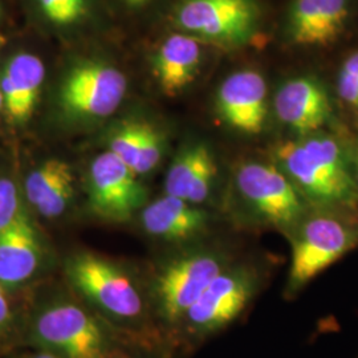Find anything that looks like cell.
Returning <instances> with one entry per match:
<instances>
[{
    "mask_svg": "<svg viewBox=\"0 0 358 358\" xmlns=\"http://www.w3.org/2000/svg\"><path fill=\"white\" fill-rule=\"evenodd\" d=\"M11 319V306L6 292V287L0 284V332L6 328Z\"/></svg>",
    "mask_w": 358,
    "mask_h": 358,
    "instance_id": "cell-26",
    "label": "cell"
},
{
    "mask_svg": "<svg viewBox=\"0 0 358 358\" xmlns=\"http://www.w3.org/2000/svg\"><path fill=\"white\" fill-rule=\"evenodd\" d=\"M301 146L321 167L331 173L334 178L344 182L346 185H353V180L346 170L343 152L337 142L327 137H313L303 142Z\"/></svg>",
    "mask_w": 358,
    "mask_h": 358,
    "instance_id": "cell-20",
    "label": "cell"
},
{
    "mask_svg": "<svg viewBox=\"0 0 358 358\" xmlns=\"http://www.w3.org/2000/svg\"><path fill=\"white\" fill-rule=\"evenodd\" d=\"M217 173V164L206 145L189 146L179 153L167 171L166 194L199 205L208 198Z\"/></svg>",
    "mask_w": 358,
    "mask_h": 358,
    "instance_id": "cell-15",
    "label": "cell"
},
{
    "mask_svg": "<svg viewBox=\"0 0 358 358\" xmlns=\"http://www.w3.org/2000/svg\"><path fill=\"white\" fill-rule=\"evenodd\" d=\"M348 19V0H296L289 34L300 45H328L338 38Z\"/></svg>",
    "mask_w": 358,
    "mask_h": 358,
    "instance_id": "cell-14",
    "label": "cell"
},
{
    "mask_svg": "<svg viewBox=\"0 0 358 358\" xmlns=\"http://www.w3.org/2000/svg\"><path fill=\"white\" fill-rule=\"evenodd\" d=\"M22 211L17 189L13 180L0 179V230L8 226Z\"/></svg>",
    "mask_w": 358,
    "mask_h": 358,
    "instance_id": "cell-25",
    "label": "cell"
},
{
    "mask_svg": "<svg viewBox=\"0 0 358 358\" xmlns=\"http://www.w3.org/2000/svg\"><path fill=\"white\" fill-rule=\"evenodd\" d=\"M3 105V94H1V90H0V108Z\"/></svg>",
    "mask_w": 358,
    "mask_h": 358,
    "instance_id": "cell-29",
    "label": "cell"
},
{
    "mask_svg": "<svg viewBox=\"0 0 358 358\" xmlns=\"http://www.w3.org/2000/svg\"><path fill=\"white\" fill-rule=\"evenodd\" d=\"M358 242V232L343 220L317 215L304 222L292 245L287 294H296Z\"/></svg>",
    "mask_w": 358,
    "mask_h": 358,
    "instance_id": "cell-1",
    "label": "cell"
},
{
    "mask_svg": "<svg viewBox=\"0 0 358 358\" xmlns=\"http://www.w3.org/2000/svg\"><path fill=\"white\" fill-rule=\"evenodd\" d=\"M90 199L100 217L122 222L143 205L146 190L138 176L108 150L90 165Z\"/></svg>",
    "mask_w": 358,
    "mask_h": 358,
    "instance_id": "cell-7",
    "label": "cell"
},
{
    "mask_svg": "<svg viewBox=\"0 0 358 358\" xmlns=\"http://www.w3.org/2000/svg\"><path fill=\"white\" fill-rule=\"evenodd\" d=\"M41 260L38 234L24 211L0 230V284L19 285L31 279Z\"/></svg>",
    "mask_w": 358,
    "mask_h": 358,
    "instance_id": "cell-12",
    "label": "cell"
},
{
    "mask_svg": "<svg viewBox=\"0 0 358 358\" xmlns=\"http://www.w3.org/2000/svg\"><path fill=\"white\" fill-rule=\"evenodd\" d=\"M176 23L185 32L219 43H243L255 32L259 10L254 0H182Z\"/></svg>",
    "mask_w": 358,
    "mask_h": 358,
    "instance_id": "cell-3",
    "label": "cell"
},
{
    "mask_svg": "<svg viewBox=\"0 0 358 358\" xmlns=\"http://www.w3.org/2000/svg\"><path fill=\"white\" fill-rule=\"evenodd\" d=\"M223 269L222 259L213 254H192L173 262L157 284L164 316L171 321L185 317L186 312Z\"/></svg>",
    "mask_w": 358,
    "mask_h": 358,
    "instance_id": "cell-9",
    "label": "cell"
},
{
    "mask_svg": "<svg viewBox=\"0 0 358 358\" xmlns=\"http://www.w3.org/2000/svg\"><path fill=\"white\" fill-rule=\"evenodd\" d=\"M287 173L306 192L308 196L321 205H341L350 202L353 185L334 178L304 150L301 143L285 142L278 149Z\"/></svg>",
    "mask_w": 358,
    "mask_h": 358,
    "instance_id": "cell-13",
    "label": "cell"
},
{
    "mask_svg": "<svg viewBox=\"0 0 358 358\" xmlns=\"http://www.w3.org/2000/svg\"><path fill=\"white\" fill-rule=\"evenodd\" d=\"M129 4H131V6H140V4H143V3H146L148 0H127Z\"/></svg>",
    "mask_w": 358,
    "mask_h": 358,
    "instance_id": "cell-28",
    "label": "cell"
},
{
    "mask_svg": "<svg viewBox=\"0 0 358 358\" xmlns=\"http://www.w3.org/2000/svg\"><path fill=\"white\" fill-rule=\"evenodd\" d=\"M162 155V138L161 134L152 127L146 125L143 140H142L141 150L134 167V173L137 176L146 174L158 165Z\"/></svg>",
    "mask_w": 358,
    "mask_h": 358,
    "instance_id": "cell-23",
    "label": "cell"
},
{
    "mask_svg": "<svg viewBox=\"0 0 358 358\" xmlns=\"http://www.w3.org/2000/svg\"><path fill=\"white\" fill-rule=\"evenodd\" d=\"M146 125L145 122H128L115 131L109 142V152L118 157L133 171L140 155Z\"/></svg>",
    "mask_w": 358,
    "mask_h": 358,
    "instance_id": "cell-21",
    "label": "cell"
},
{
    "mask_svg": "<svg viewBox=\"0 0 358 358\" xmlns=\"http://www.w3.org/2000/svg\"><path fill=\"white\" fill-rule=\"evenodd\" d=\"M217 110L223 120L245 134L262 131L267 118V84L254 71L227 77L217 90Z\"/></svg>",
    "mask_w": 358,
    "mask_h": 358,
    "instance_id": "cell-10",
    "label": "cell"
},
{
    "mask_svg": "<svg viewBox=\"0 0 358 358\" xmlns=\"http://www.w3.org/2000/svg\"><path fill=\"white\" fill-rule=\"evenodd\" d=\"M44 16L56 26H71L83 19L88 10L87 0H36Z\"/></svg>",
    "mask_w": 358,
    "mask_h": 358,
    "instance_id": "cell-22",
    "label": "cell"
},
{
    "mask_svg": "<svg viewBox=\"0 0 358 358\" xmlns=\"http://www.w3.org/2000/svg\"><path fill=\"white\" fill-rule=\"evenodd\" d=\"M236 185L259 217L278 227H291L304 214V203L279 169L250 162L238 170Z\"/></svg>",
    "mask_w": 358,
    "mask_h": 358,
    "instance_id": "cell-6",
    "label": "cell"
},
{
    "mask_svg": "<svg viewBox=\"0 0 358 358\" xmlns=\"http://www.w3.org/2000/svg\"><path fill=\"white\" fill-rule=\"evenodd\" d=\"M35 336L62 358H103L105 336L99 322L73 303L45 308L35 322Z\"/></svg>",
    "mask_w": 358,
    "mask_h": 358,
    "instance_id": "cell-4",
    "label": "cell"
},
{
    "mask_svg": "<svg viewBox=\"0 0 358 358\" xmlns=\"http://www.w3.org/2000/svg\"><path fill=\"white\" fill-rule=\"evenodd\" d=\"M207 213L183 199L167 195L148 206L142 224L150 235L166 241H185L205 229Z\"/></svg>",
    "mask_w": 358,
    "mask_h": 358,
    "instance_id": "cell-18",
    "label": "cell"
},
{
    "mask_svg": "<svg viewBox=\"0 0 358 358\" xmlns=\"http://www.w3.org/2000/svg\"><path fill=\"white\" fill-rule=\"evenodd\" d=\"M202 47L189 35L176 34L161 44L154 57V73L162 92L176 96L189 87L199 72Z\"/></svg>",
    "mask_w": 358,
    "mask_h": 358,
    "instance_id": "cell-17",
    "label": "cell"
},
{
    "mask_svg": "<svg viewBox=\"0 0 358 358\" xmlns=\"http://www.w3.org/2000/svg\"><path fill=\"white\" fill-rule=\"evenodd\" d=\"M257 288L255 275L244 268L223 269L186 312L185 319L196 333L217 331L242 312Z\"/></svg>",
    "mask_w": 358,
    "mask_h": 358,
    "instance_id": "cell-8",
    "label": "cell"
},
{
    "mask_svg": "<svg viewBox=\"0 0 358 358\" xmlns=\"http://www.w3.org/2000/svg\"><path fill=\"white\" fill-rule=\"evenodd\" d=\"M127 93V77L105 63H84L73 68L60 90V103L68 115L103 118L113 115Z\"/></svg>",
    "mask_w": 358,
    "mask_h": 358,
    "instance_id": "cell-5",
    "label": "cell"
},
{
    "mask_svg": "<svg viewBox=\"0 0 358 358\" xmlns=\"http://www.w3.org/2000/svg\"><path fill=\"white\" fill-rule=\"evenodd\" d=\"M45 77V66L38 56H13L0 80L3 103L13 121H27L34 113Z\"/></svg>",
    "mask_w": 358,
    "mask_h": 358,
    "instance_id": "cell-16",
    "label": "cell"
},
{
    "mask_svg": "<svg viewBox=\"0 0 358 358\" xmlns=\"http://www.w3.org/2000/svg\"><path fill=\"white\" fill-rule=\"evenodd\" d=\"M34 358H62L59 357V356H56V355H53V353H41V355H38V356H35Z\"/></svg>",
    "mask_w": 358,
    "mask_h": 358,
    "instance_id": "cell-27",
    "label": "cell"
},
{
    "mask_svg": "<svg viewBox=\"0 0 358 358\" xmlns=\"http://www.w3.org/2000/svg\"><path fill=\"white\" fill-rule=\"evenodd\" d=\"M26 192L31 205L35 206L43 217H60L75 194L72 167L62 159L44 162L28 176Z\"/></svg>",
    "mask_w": 358,
    "mask_h": 358,
    "instance_id": "cell-19",
    "label": "cell"
},
{
    "mask_svg": "<svg viewBox=\"0 0 358 358\" xmlns=\"http://www.w3.org/2000/svg\"><path fill=\"white\" fill-rule=\"evenodd\" d=\"M275 109L282 124L300 134L321 128L332 112L324 88L308 77H297L282 85L275 99Z\"/></svg>",
    "mask_w": 358,
    "mask_h": 358,
    "instance_id": "cell-11",
    "label": "cell"
},
{
    "mask_svg": "<svg viewBox=\"0 0 358 358\" xmlns=\"http://www.w3.org/2000/svg\"><path fill=\"white\" fill-rule=\"evenodd\" d=\"M338 92L345 103L358 108V51L350 55L341 68Z\"/></svg>",
    "mask_w": 358,
    "mask_h": 358,
    "instance_id": "cell-24",
    "label": "cell"
},
{
    "mask_svg": "<svg viewBox=\"0 0 358 358\" xmlns=\"http://www.w3.org/2000/svg\"><path fill=\"white\" fill-rule=\"evenodd\" d=\"M68 276L78 292L105 313L131 320L141 315V294L128 275L103 257L81 254L68 263Z\"/></svg>",
    "mask_w": 358,
    "mask_h": 358,
    "instance_id": "cell-2",
    "label": "cell"
}]
</instances>
